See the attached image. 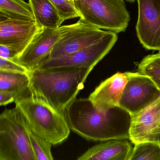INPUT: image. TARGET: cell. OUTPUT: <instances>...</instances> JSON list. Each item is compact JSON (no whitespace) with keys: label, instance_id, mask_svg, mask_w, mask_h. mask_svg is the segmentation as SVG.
Instances as JSON below:
<instances>
[{"label":"cell","instance_id":"6da1fadb","mask_svg":"<svg viewBox=\"0 0 160 160\" xmlns=\"http://www.w3.org/2000/svg\"><path fill=\"white\" fill-rule=\"evenodd\" d=\"M65 115L70 129L86 140L129 139L132 115L120 106L99 110L88 98L76 99Z\"/></svg>","mask_w":160,"mask_h":160},{"label":"cell","instance_id":"7a4b0ae2","mask_svg":"<svg viewBox=\"0 0 160 160\" xmlns=\"http://www.w3.org/2000/svg\"><path fill=\"white\" fill-rule=\"evenodd\" d=\"M92 70L85 68L36 69L28 72L31 95L65 114L83 88Z\"/></svg>","mask_w":160,"mask_h":160},{"label":"cell","instance_id":"3957f363","mask_svg":"<svg viewBox=\"0 0 160 160\" xmlns=\"http://www.w3.org/2000/svg\"><path fill=\"white\" fill-rule=\"evenodd\" d=\"M15 103L29 128L52 144L62 143L69 137L70 129L64 113L31 94L17 99Z\"/></svg>","mask_w":160,"mask_h":160},{"label":"cell","instance_id":"277c9868","mask_svg":"<svg viewBox=\"0 0 160 160\" xmlns=\"http://www.w3.org/2000/svg\"><path fill=\"white\" fill-rule=\"evenodd\" d=\"M0 160H36L27 124L17 107L0 114Z\"/></svg>","mask_w":160,"mask_h":160},{"label":"cell","instance_id":"5b68a950","mask_svg":"<svg viewBox=\"0 0 160 160\" xmlns=\"http://www.w3.org/2000/svg\"><path fill=\"white\" fill-rule=\"evenodd\" d=\"M125 0H74L80 19L99 29L118 34L130 20Z\"/></svg>","mask_w":160,"mask_h":160},{"label":"cell","instance_id":"8992f818","mask_svg":"<svg viewBox=\"0 0 160 160\" xmlns=\"http://www.w3.org/2000/svg\"><path fill=\"white\" fill-rule=\"evenodd\" d=\"M59 29L61 37L53 47L49 59L71 54L89 47L100 40L108 32L81 19L76 23L61 25Z\"/></svg>","mask_w":160,"mask_h":160},{"label":"cell","instance_id":"52a82bcc","mask_svg":"<svg viewBox=\"0 0 160 160\" xmlns=\"http://www.w3.org/2000/svg\"><path fill=\"white\" fill-rule=\"evenodd\" d=\"M118 39L117 34L108 31L102 39L95 44L71 54L48 59L38 68H85L93 70L111 51Z\"/></svg>","mask_w":160,"mask_h":160},{"label":"cell","instance_id":"ba28073f","mask_svg":"<svg viewBox=\"0 0 160 160\" xmlns=\"http://www.w3.org/2000/svg\"><path fill=\"white\" fill-rule=\"evenodd\" d=\"M128 81L119 106L135 114L160 96V90L148 76L140 72H125Z\"/></svg>","mask_w":160,"mask_h":160},{"label":"cell","instance_id":"9c48e42d","mask_svg":"<svg viewBox=\"0 0 160 160\" xmlns=\"http://www.w3.org/2000/svg\"><path fill=\"white\" fill-rule=\"evenodd\" d=\"M137 37L147 50L160 51V0H137Z\"/></svg>","mask_w":160,"mask_h":160},{"label":"cell","instance_id":"30bf717a","mask_svg":"<svg viewBox=\"0 0 160 160\" xmlns=\"http://www.w3.org/2000/svg\"><path fill=\"white\" fill-rule=\"evenodd\" d=\"M60 37L59 27L41 28L13 62L24 67L28 72L38 68L49 58L51 52Z\"/></svg>","mask_w":160,"mask_h":160},{"label":"cell","instance_id":"8fae6325","mask_svg":"<svg viewBox=\"0 0 160 160\" xmlns=\"http://www.w3.org/2000/svg\"><path fill=\"white\" fill-rule=\"evenodd\" d=\"M160 132V96L132 116L129 140L132 143L154 142Z\"/></svg>","mask_w":160,"mask_h":160},{"label":"cell","instance_id":"7c38bea8","mask_svg":"<svg viewBox=\"0 0 160 160\" xmlns=\"http://www.w3.org/2000/svg\"><path fill=\"white\" fill-rule=\"evenodd\" d=\"M41 28L35 20L9 18L0 23V44L20 54Z\"/></svg>","mask_w":160,"mask_h":160},{"label":"cell","instance_id":"4fadbf2b","mask_svg":"<svg viewBox=\"0 0 160 160\" xmlns=\"http://www.w3.org/2000/svg\"><path fill=\"white\" fill-rule=\"evenodd\" d=\"M128 81L125 73L118 72L102 81L88 98L94 107L107 110L119 106L123 91Z\"/></svg>","mask_w":160,"mask_h":160},{"label":"cell","instance_id":"5bb4252c","mask_svg":"<svg viewBox=\"0 0 160 160\" xmlns=\"http://www.w3.org/2000/svg\"><path fill=\"white\" fill-rule=\"evenodd\" d=\"M124 140H111L94 146L78 158V160H129L131 144Z\"/></svg>","mask_w":160,"mask_h":160},{"label":"cell","instance_id":"9a60e30c","mask_svg":"<svg viewBox=\"0 0 160 160\" xmlns=\"http://www.w3.org/2000/svg\"><path fill=\"white\" fill-rule=\"evenodd\" d=\"M29 3L39 27L57 29L62 25L63 21L50 0H29Z\"/></svg>","mask_w":160,"mask_h":160},{"label":"cell","instance_id":"2e32d148","mask_svg":"<svg viewBox=\"0 0 160 160\" xmlns=\"http://www.w3.org/2000/svg\"><path fill=\"white\" fill-rule=\"evenodd\" d=\"M28 73L0 70V91L17 94L20 98L31 95Z\"/></svg>","mask_w":160,"mask_h":160},{"label":"cell","instance_id":"e0dca14e","mask_svg":"<svg viewBox=\"0 0 160 160\" xmlns=\"http://www.w3.org/2000/svg\"><path fill=\"white\" fill-rule=\"evenodd\" d=\"M0 11L9 18L35 20L30 4L24 0H0Z\"/></svg>","mask_w":160,"mask_h":160},{"label":"cell","instance_id":"ac0fdd59","mask_svg":"<svg viewBox=\"0 0 160 160\" xmlns=\"http://www.w3.org/2000/svg\"><path fill=\"white\" fill-rule=\"evenodd\" d=\"M138 70L149 77L160 90V52L145 56L138 65Z\"/></svg>","mask_w":160,"mask_h":160},{"label":"cell","instance_id":"d6986e66","mask_svg":"<svg viewBox=\"0 0 160 160\" xmlns=\"http://www.w3.org/2000/svg\"><path fill=\"white\" fill-rule=\"evenodd\" d=\"M129 160H160V144L146 142L134 144Z\"/></svg>","mask_w":160,"mask_h":160},{"label":"cell","instance_id":"ffe728a7","mask_svg":"<svg viewBox=\"0 0 160 160\" xmlns=\"http://www.w3.org/2000/svg\"><path fill=\"white\" fill-rule=\"evenodd\" d=\"M28 127L29 139L36 160H52L50 142L33 132Z\"/></svg>","mask_w":160,"mask_h":160},{"label":"cell","instance_id":"44dd1931","mask_svg":"<svg viewBox=\"0 0 160 160\" xmlns=\"http://www.w3.org/2000/svg\"><path fill=\"white\" fill-rule=\"evenodd\" d=\"M0 70L28 73L24 67L12 61L0 57Z\"/></svg>","mask_w":160,"mask_h":160},{"label":"cell","instance_id":"7402d4cb","mask_svg":"<svg viewBox=\"0 0 160 160\" xmlns=\"http://www.w3.org/2000/svg\"><path fill=\"white\" fill-rule=\"evenodd\" d=\"M19 54V53L16 50L0 44V57L13 61Z\"/></svg>","mask_w":160,"mask_h":160},{"label":"cell","instance_id":"603a6c76","mask_svg":"<svg viewBox=\"0 0 160 160\" xmlns=\"http://www.w3.org/2000/svg\"><path fill=\"white\" fill-rule=\"evenodd\" d=\"M18 98H19V97L17 94L0 91V106L15 102L16 100Z\"/></svg>","mask_w":160,"mask_h":160},{"label":"cell","instance_id":"cb8c5ba5","mask_svg":"<svg viewBox=\"0 0 160 160\" xmlns=\"http://www.w3.org/2000/svg\"><path fill=\"white\" fill-rule=\"evenodd\" d=\"M9 18V17H8L5 14L0 11V23L6 20Z\"/></svg>","mask_w":160,"mask_h":160},{"label":"cell","instance_id":"d4e9b609","mask_svg":"<svg viewBox=\"0 0 160 160\" xmlns=\"http://www.w3.org/2000/svg\"><path fill=\"white\" fill-rule=\"evenodd\" d=\"M154 142H156L160 144V132L156 136V138L154 139Z\"/></svg>","mask_w":160,"mask_h":160},{"label":"cell","instance_id":"484cf974","mask_svg":"<svg viewBox=\"0 0 160 160\" xmlns=\"http://www.w3.org/2000/svg\"><path fill=\"white\" fill-rule=\"evenodd\" d=\"M125 1H127V2H129V3H133L135 2L136 0H125Z\"/></svg>","mask_w":160,"mask_h":160},{"label":"cell","instance_id":"4316f807","mask_svg":"<svg viewBox=\"0 0 160 160\" xmlns=\"http://www.w3.org/2000/svg\"><path fill=\"white\" fill-rule=\"evenodd\" d=\"M67 1H69V2H70V3H72L73 4V5H74V3H73V1H74V0H67Z\"/></svg>","mask_w":160,"mask_h":160}]
</instances>
